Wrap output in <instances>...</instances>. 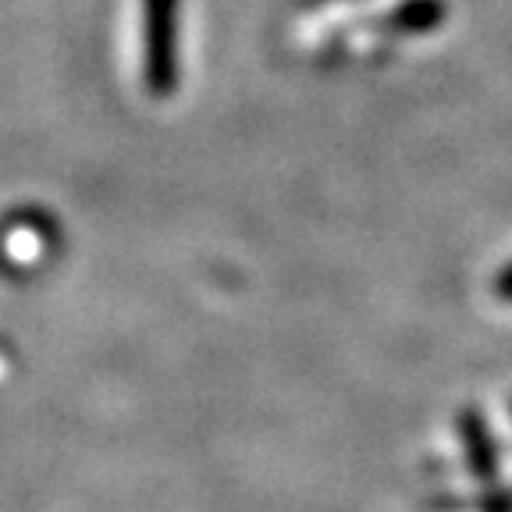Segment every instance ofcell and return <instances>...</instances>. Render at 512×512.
<instances>
[{"mask_svg":"<svg viewBox=\"0 0 512 512\" xmlns=\"http://www.w3.org/2000/svg\"><path fill=\"white\" fill-rule=\"evenodd\" d=\"M150 82L164 89L171 50H175V0H150Z\"/></svg>","mask_w":512,"mask_h":512,"instance_id":"obj_1","label":"cell"}]
</instances>
